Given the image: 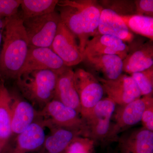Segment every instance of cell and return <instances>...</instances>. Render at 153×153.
Masks as SVG:
<instances>
[{
	"instance_id": "22",
	"label": "cell",
	"mask_w": 153,
	"mask_h": 153,
	"mask_svg": "<svg viewBox=\"0 0 153 153\" xmlns=\"http://www.w3.org/2000/svg\"><path fill=\"white\" fill-rule=\"evenodd\" d=\"M58 0H22L21 6L23 20L55 12Z\"/></svg>"
},
{
	"instance_id": "27",
	"label": "cell",
	"mask_w": 153,
	"mask_h": 153,
	"mask_svg": "<svg viewBox=\"0 0 153 153\" xmlns=\"http://www.w3.org/2000/svg\"><path fill=\"white\" fill-rule=\"evenodd\" d=\"M22 0H0V17L8 19L19 13Z\"/></svg>"
},
{
	"instance_id": "6",
	"label": "cell",
	"mask_w": 153,
	"mask_h": 153,
	"mask_svg": "<svg viewBox=\"0 0 153 153\" xmlns=\"http://www.w3.org/2000/svg\"><path fill=\"white\" fill-rule=\"evenodd\" d=\"M23 21L29 47L50 48L61 22L58 13L55 11Z\"/></svg>"
},
{
	"instance_id": "3",
	"label": "cell",
	"mask_w": 153,
	"mask_h": 153,
	"mask_svg": "<svg viewBox=\"0 0 153 153\" xmlns=\"http://www.w3.org/2000/svg\"><path fill=\"white\" fill-rule=\"evenodd\" d=\"M58 75L49 70L26 71L17 78L16 84L22 96L40 110L54 99Z\"/></svg>"
},
{
	"instance_id": "26",
	"label": "cell",
	"mask_w": 153,
	"mask_h": 153,
	"mask_svg": "<svg viewBox=\"0 0 153 153\" xmlns=\"http://www.w3.org/2000/svg\"><path fill=\"white\" fill-rule=\"evenodd\" d=\"M103 4L120 16L135 15L136 9L134 1H100Z\"/></svg>"
},
{
	"instance_id": "16",
	"label": "cell",
	"mask_w": 153,
	"mask_h": 153,
	"mask_svg": "<svg viewBox=\"0 0 153 153\" xmlns=\"http://www.w3.org/2000/svg\"><path fill=\"white\" fill-rule=\"evenodd\" d=\"M100 35L115 36L124 42H131L134 36L119 15L109 9L101 11L98 27Z\"/></svg>"
},
{
	"instance_id": "4",
	"label": "cell",
	"mask_w": 153,
	"mask_h": 153,
	"mask_svg": "<svg viewBox=\"0 0 153 153\" xmlns=\"http://www.w3.org/2000/svg\"><path fill=\"white\" fill-rule=\"evenodd\" d=\"M39 116L45 128L77 130L82 132L84 136L89 137L87 126L80 114L56 100H52L39 110Z\"/></svg>"
},
{
	"instance_id": "18",
	"label": "cell",
	"mask_w": 153,
	"mask_h": 153,
	"mask_svg": "<svg viewBox=\"0 0 153 153\" xmlns=\"http://www.w3.org/2000/svg\"><path fill=\"white\" fill-rule=\"evenodd\" d=\"M84 134L80 131L63 128L50 129L42 146L37 153H64L66 148L75 137Z\"/></svg>"
},
{
	"instance_id": "31",
	"label": "cell",
	"mask_w": 153,
	"mask_h": 153,
	"mask_svg": "<svg viewBox=\"0 0 153 153\" xmlns=\"http://www.w3.org/2000/svg\"><path fill=\"white\" fill-rule=\"evenodd\" d=\"M3 152V148L1 144L0 143V153H2Z\"/></svg>"
},
{
	"instance_id": "7",
	"label": "cell",
	"mask_w": 153,
	"mask_h": 153,
	"mask_svg": "<svg viewBox=\"0 0 153 153\" xmlns=\"http://www.w3.org/2000/svg\"><path fill=\"white\" fill-rule=\"evenodd\" d=\"M74 78L80 101V115L84 119L102 99L104 91L97 78L82 68L74 71Z\"/></svg>"
},
{
	"instance_id": "14",
	"label": "cell",
	"mask_w": 153,
	"mask_h": 153,
	"mask_svg": "<svg viewBox=\"0 0 153 153\" xmlns=\"http://www.w3.org/2000/svg\"><path fill=\"white\" fill-rule=\"evenodd\" d=\"M129 51L128 46L119 38L110 35L98 34L88 41L83 55L84 59L90 56L113 55L119 56L123 60Z\"/></svg>"
},
{
	"instance_id": "9",
	"label": "cell",
	"mask_w": 153,
	"mask_h": 153,
	"mask_svg": "<svg viewBox=\"0 0 153 153\" xmlns=\"http://www.w3.org/2000/svg\"><path fill=\"white\" fill-rule=\"evenodd\" d=\"M45 129L39 117L27 128L13 138L2 153H31L38 152L47 136Z\"/></svg>"
},
{
	"instance_id": "23",
	"label": "cell",
	"mask_w": 153,
	"mask_h": 153,
	"mask_svg": "<svg viewBox=\"0 0 153 153\" xmlns=\"http://www.w3.org/2000/svg\"><path fill=\"white\" fill-rule=\"evenodd\" d=\"M120 16L130 31L153 41V17L136 14Z\"/></svg>"
},
{
	"instance_id": "17",
	"label": "cell",
	"mask_w": 153,
	"mask_h": 153,
	"mask_svg": "<svg viewBox=\"0 0 153 153\" xmlns=\"http://www.w3.org/2000/svg\"><path fill=\"white\" fill-rule=\"evenodd\" d=\"M121 153H153V131L142 128L118 139Z\"/></svg>"
},
{
	"instance_id": "19",
	"label": "cell",
	"mask_w": 153,
	"mask_h": 153,
	"mask_svg": "<svg viewBox=\"0 0 153 153\" xmlns=\"http://www.w3.org/2000/svg\"><path fill=\"white\" fill-rule=\"evenodd\" d=\"M123 63V72L130 74L144 71L153 66V41L150 40L128 52Z\"/></svg>"
},
{
	"instance_id": "5",
	"label": "cell",
	"mask_w": 153,
	"mask_h": 153,
	"mask_svg": "<svg viewBox=\"0 0 153 153\" xmlns=\"http://www.w3.org/2000/svg\"><path fill=\"white\" fill-rule=\"evenodd\" d=\"M152 104V95L143 96L125 105H119L114 113V121L111 122L105 143L117 141L119 134L141 121L145 109Z\"/></svg>"
},
{
	"instance_id": "10",
	"label": "cell",
	"mask_w": 153,
	"mask_h": 153,
	"mask_svg": "<svg viewBox=\"0 0 153 153\" xmlns=\"http://www.w3.org/2000/svg\"><path fill=\"white\" fill-rule=\"evenodd\" d=\"M50 48L67 67L75 66L84 60L77 38L61 21Z\"/></svg>"
},
{
	"instance_id": "21",
	"label": "cell",
	"mask_w": 153,
	"mask_h": 153,
	"mask_svg": "<svg viewBox=\"0 0 153 153\" xmlns=\"http://www.w3.org/2000/svg\"><path fill=\"white\" fill-rule=\"evenodd\" d=\"M84 60L96 71L102 73L105 79H116L123 72V60L117 55L90 56L85 57Z\"/></svg>"
},
{
	"instance_id": "1",
	"label": "cell",
	"mask_w": 153,
	"mask_h": 153,
	"mask_svg": "<svg viewBox=\"0 0 153 153\" xmlns=\"http://www.w3.org/2000/svg\"><path fill=\"white\" fill-rule=\"evenodd\" d=\"M57 6L61 22L78 39L83 54L89 38L98 34L103 7L95 0L59 1Z\"/></svg>"
},
{
	"instance_id": "28",
	"label": "cell",
	"mask_w": 153,
	"mask_h": 153,
	"mask_svg": "<svg viewBox=\"0 0 153 153\" xmlns=\"http://www.w3.org/2000/svg\"><path fill=\"white\" fill-rule=\"evenodd\" d=\"M134 3L136 15L153 17V0H136Z\"/></svg>"
},
{
	"instance_id": "25",
	"label": "cell",
	"mask_w": 153,
	"mask_h": 153,
	"mask_svg": "<svg viewBox=\"0 0 153 153\" xmlns=\"http://www.w3.org/2000/svg\"><path fill=\"white\" fill-rule=\"evenodd\" d=\"M95 141L88 137H75L68 145L64 153H93Z\"/></svg>"
},
{
	"instance_id": "2",
	"label": "cell",
	"mask_w": 153,
	"mask_h": 153,
	"mask_svg": "<svg viewBox=\"0 0 153 153\" xmlns=\"http://www.w3.org/2000/svg\"><path fill=\"white\" fill-rule=\"evenodd\" d=\"M0 52V79H16L22 74L28 51L29 42L20 14L7 19Z\"/></svg>"
},
{
	"instance_id": "15",
	"label": "cell",
	"mask_w": 153,
	"mask_h": 153,
	"mask_svg": "<svg viewBox=\"0 0 153 153\" xmlns=\"http://www.w3.org/2000/svg\"><path fill=\"white\" fill-rule=\"evenodd\" d=\"M54 99L76 111L80 114L81 106L74 78V71L70 67L58 75Z\"/></svg>"
},
{
	"instance_id": "8",
	"label": "cell",
	"mask_w": 153,
	"mask_h": 153,
	"mask_svg": "<svg viewBox=\"0 0 153 153\" xmlns=\"http://www.w3.org/2000/svg\"><path fill=\"white\" fill-rule=\"evenodd\" d=\"M116 104L108 97L102 98L84 118L89 132V137L105 143Z\"/></svg>"
},
{
	"instance_id": "12",
	"label": "cell",
	"mask_w": 153,
	"mask_h": 153,
	"mask_svg": "<svg viewBox=\"0 0 153 153\" xmlns=\"http://www.w3.org/2000/svg\"><path fill=\"white\" fill-rule=\"evenodd\" d=\"M68 68L51 48L29 47L22 74L26 71L49 70L59 74Z\"/></svg>"
},
{
	"instance_id": "20",
	"label": "cell",
	"mask_w": 153,
	"mask_h": 153,
	"mask_svg": "<svg viewBox=\"0 0 153 153\" xmlns=\"http://www.w3.org/2000/svg\"><path fill=\"white\" fill-rule=\"evenodd\" d=\"M11 103V92L0 79V143L3 151L12 138Z\"/></svg>"
},
{
	"instance_id": "13",
	"label": "cell",
	"mask_w": 153,
	"mask_h": 153,
	"mask_svg": "<svg viewBox=\"0 0 153 153\" xmlns=\"http://www.w3.org/2000/svg\"><path fill=\"white\" fill-rule=\"evenodd\" d=\"M11 94L13 138L27 128L39 116V110L31 102L16 92Z\"/></svg>"
},
{
	"instance_id": "24",
	"label": "cell",
	"mask_w": 153,
	"mask_h": 153,
	"mask_svg": "<svg viewBox=\"0 0 153 153\" xmlns=\"http://www.w3.org/2000/svg\"><path fill=\"white\" fill-rule=\"evenodd\" d=\"M142 97L152 96L153 92V66L144 71L131 74Z\"/></svg>"
},
{
	"instance_id": "11",
	"label": "cell",
	"mask_w": 153,
	"mask_h": 153,
	"mask_svg": "<svg viewBox=\"0 0 153 153\" xmlns=\"http://www.w3.org/2000/svg\"><path fill=\"white\" fill-rule=\"evenodd\" d=\"M108 97L116 104L123 105L142 97L137 85L130 75L121 74L116 79L97 78Z\"/></svg>"
},
{
	"instance_id": "30",
	"label": "cell",
	"mask_w": 153,
	"mask_h": 153,
	"mask_svg": "<svg viewBox=\"0 0 153 153\" xmlns=\"http://www.w3.org/2000/svg\"><path fill=\"white\" fill-rule=\"evenodd\" d=\"M3 32H4V31H0V46H1L2 40Z\"/></svg>"
},
{
	"instance_id": "29",
	"label": "cell",
	"mask_w": 153,
	"mask_h": 153,
	"mask_svg": "<svg viewBox=\"0 0 153 153\" xmlns=\"http://www.w3.org/2000/svg\"><path fill=\"white\" fill-rule=\"evenodd\" d=\"M141 121L142 123L143 128L153 131V104L145 109Z\"/></svg>"
}]
</instances>
